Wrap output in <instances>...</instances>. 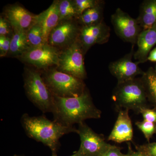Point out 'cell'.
<instances>
[{"instance_id": "6da1fadb", "label": "cell", "mask_w": 156, "mask_h": 156, "mask_svg": "<svg viewBox=\"0 0 156 156\" xmlns=\"http://www.w3.org/2000/svg\"><path fill=\"white\" fill-rule=\"evenodd\" d=\"M53 119L63 126L73 127L88 119H98L101 112L95 106L86 89L77 97L63 98L53 95Z\"/></svg>"}, {"instance_id": "7a4b0ae2", "label": "cell", "mask_w": 156, "mask_h": 156, "mask_svg": "<svg viewBox=\"0 0 156 156\" xmlns=\"http://www.w3.org/2000/svg\"><path fill=\"white\" fill-rule=\"evenodd\" d=\"M20 122L27 135L48 147L52 155H57L60 146L59 139L62 136L77 132L74 126H63L44 115L30 116L25 113L21 117Z\"/></svg>"}, {"instance_id": "3957f363", "label": "cell", "mask_w": 156, "mask_h": 156, "mask_svg": "<svg viewBox=\"0 0 156 156\" xmlns=\"http://www.w3.org/2000/svg\"><path fill=\"white\" fill-rule=\"evenodd\" d=\"M113 100L117 108L139 113L147 108L148 99L140 78L118 83L113 92Z\"/></svg>"}, {"instance_id": "277c9868", "label": "cell", "mask_w": 156, "mask_h": 156, "mask_svg": "<svg viewBox=\"0 0 156 156\" xmlns=\"http://www.w3.org/2000/svg\"><path fill=\"white\" fill-rule=\"evenodd\" d=\"M23 81L26 94L32 103L43 113H52L53 94L41 74L34 70L26 69Z\"/></svg>"}, {"instance_id": "5b68a950", "label": "cell", "mask_w": 156, "mask_h": 156, "mask_svg": "<svg viewBox=\"0 0 156 156\" xmlns=\"http://www.w3.org/2000/svg\"><path fill=\"white\" fill-rule=\"evenodd\" d=\"M43 77L53 95L58 97H77L86 89L83 80L57 69L48 71Z\"/></svg>"}, {"instance_id": "8992f818", "label": "cell", "mask_w": 156, "mask_h": 156, "mask_svg": "<svg viewBox=\"0 0 156 156\" xmlns=\"http://www.w3.org/2000/svg\"><path fill=\"white\" fill-rule=\"evenodd\" d=\"M83 54L81 45L77 40L60 53L58 71L82 80L86 79L87 73L84 66Z\"/></svg>"}, {"instance_id": "52a82bcc", "label": "cell", "mask_w": 156, "mask_h": 156, "mask_svg": "<svg viewBox=\"0 0 156 156\" xmlns=\"http://www.w3.org/2000/svg\"><path fill=\"white\" fill-rule=\"evenodd\" d=\"M60 52L48 44L30 48L20 56V60L39 69H47L53 66L58 67Z\"/></svg>"}, {"instance_id": "ba28073f", "label": "cell", "mask_w": 156, "mask_h": 156, "mask_svg": "<svg viewBox=\"0 0 156 156\" xmlns=\"http://www.w3.org/2000/svg\"><path fill=\"white\" fill-rule=\"evenodd\" d=\"M111 22L115 32L120 38L133 46L142 30L137 20L127 13L118 8L111 16Z\"/></svg>"}, {"instance_id": "9c48e42d", "label": "cell", "mask_w": 156, "mask_h": 156, "mask_svg": "<svg viewBox=\"0 0 156 156\" xmlns=\"http://www.w3.org/2000/svg\"><path fill=\"white\" fill-rule=\"evenodd\" d=\"M77 133L81 144L79 150L85 156H98L111 144L105 141L104 137L95 133L85 122L78 125Z\"/></svg>"}, {"instance_id": "30bf717a", "label": "cell", "mask_w": 156, "mask_h": 156, "mask_svg": "<svg viewBox=\"0 0 156 156\" xmlns=\"http://www.w3.org/2000/svg\"><path fill=\"white\" fill-rule=\"evenodd\" d=\"M110 37V28L104 21L81 27L78 41L84 54L95 44H104L108 41Z\"/></svg>"}, {"instance_id": "8fae6325", "label": "cell", "mask_w": 156, "mask_h": 156, "mask_svg": "<svg viewBox=\"0 0 156 156\" xmlns=\"http://www.w3.org/2000/svg\"><path fill=\"white\" fill-rule=\"evenodd\" d=\"M80 28L73 20L60 21L50 33L48 44L55 48L68 47L77 40Z\"/></svg>"}, {"instance_id": "7c38bea8", "label": "cell", "mask_w": 156, "mask_h": 156, "mask_svg": "<svg viewBox=\"0 0 156 156\" xmlns=\"http://www.w3.org/2000/svg\"><path fill=\"white\" fill-rule=\"evenodd\" d=\"M133 46L131 52L124 57L111 62L108 69L112 75L118 83L125 82L136 78V76H142L144 72L139 66V63L132 61L134 52Z\"/></svg>"}, {"instance_id": "4fadbf2b", "label": "cell", "mask_w": 156, "mask_h": 156, "mask_svg": "<svg viewBox=\"0 0 156 156\" xmlns=\"http://www.w3.org/2000/svg\"><path fill=\"white\" fill-rule=\"evenodd\" d=\"M5 15L14 30L25 31L34 23L36 16L22 6L17 5L7 7Z\"/></svg>"}, {"instance_id": "5bb4252c", "label": "cell", "mask_w": 156, "mask_h": 156, "mask_svg": "<svg viewBox=\"0 0 156 156\" xmlns=\"http://www.w3.org/2000/svg\"><path fill=\"white\" fill-rule=\"evenodd\" d=\"M128 110H119V115L108 140L121 143L131 141L133 137V130L131 118Z\"/></svg>"}, {"instance_id": "9a60e30c", "label": "cell", "mask_w": 156, "mask_h": 156, "mask_svg": "<svg viewBox=\"0 0 156 156\" xmlns=\"http://www.w3.org/2000/svg\"><path fill=\"white\" fill-rule=\"evenodd\" d=\"M59 21L58 1H54L48 9L36 15L34 23L41 27L45 44H48L50 33Z\"/></svg>"}, {"instance_id": "2e32d148", "label": "cell", "mask_w": 156, "mask_h": 156, "mask_svg": "<svg viewBox=\"0 0 156 156\" xmlns=\"http://www.w3.org/2000/svg\"><path fill=\"white\" fill-rule=\"evenodd\" d=\"M136 44L137 49L133 56L134 59L139 64L144 63L147 61L152 48L156 44V23L151 28L142 30Z\"/></svg>"}, {"instance_id": "e0dca14e", "label": "cell", "mask_w": 156, "mask_h": 156, "mask_svg": "<svg viewBox=\"0 0 156 156\" xmlns=\"http://www.w3.org/2000/svg\"><path fill=\"white\" fill-rule=\"evenodd\" d=\"M142 30L152 27L156 23V0L144 1L140 6L137 19Z\"/></svg>"}, {"instance_id": "ac0fdd59", "label": "cell", "mask_w": 156, "mask_h": 156, "mask_svg": "<svg viewBox=\"0 0 156 156\" xmlns=\"http://www.w3.org/2000/svg\"><path fill=\"white\" fill-rule=\"evenodd\" d=\"M14 31L8 54L19 57L31 48L27 41V31L14 30Z\"/></svg>"}, {"instance_id": "d6986e66", "label": "cell", "mask_w": 156, "mask_h": 156, "mask_svg": "<svg viewBox=\"0 0 156 156\" xmlns=\"http://www.w3.org/2000/svg\"><path fill=\"white\" fill-rule=\"evenodd\" d=\"M145 89L148 101L156 109V73L153 68L150 67L144 72L140 77Z\"/></svg>"}, {"instance_id": "ffe728a7", "label": "cell", "mask_w": 156, "mask_h": 156, "mask_svg": "<svg viewBox=\"0 0 156 156\" xmlns=\"http://www.w3.org/2000/svg\"><path fill=\"white\" fill-rule=\"evenodd\" d=\"M103 6L102 2L96 7L85 11L79 17L83 26L94 25L103 21Z\"/></svg>"}, {"instance_id": "44dd1931", "label": "cell", "mask_w": 156, "mask_h": 156, "mask_svg": "<svg viewBox=\"0 0 156 156\" xmlns=\"http://www.w3.org/2000/svg\"><path fill=\"white\" fill-rule=\"evenodd\" d=\"M59 21L73 20L79 17V14L74 1L62 0L58 1ZM59 21V22H60Z\"/></svg>"}, {"instance_id": "7402d4cb", "label": "cell", "mask_w": 156, "mask_h": 156, "mask_svg": "<svg viewBox=\"0 0 156 156\" xmlns=\"http://www.w3.org/2000/svg\"><path fill=\"white\" fill-rule=\"evenodd\" d=\"M27 41L31 48H36L44 44L41 27L34 23L27 31Z\"/></svg>"}, {"instance_id": "603a6c76", "label": "cell", "mask_w": 156, "mask_h": 156, "mask_svg": "<svg viewBox=\"0 0 156 156\" xmlns=\"http://www.w3.org/2000/svg\"><path fill=\"white\" fill-rule=\"evenodd\" d=\"M135 125L142 132L146 139L147 140L148 142L153 135L156 133L155 123L143 120V121L141 122H136Z\"/></svg>"}, {"instance_id": "cb8c5ba5", "label": "cell", "mask_w": 156, "mask_h": 156, "mask_svg": "<svg viewBox=\"0 0 156 156\" xmlns=\"http://www.w3.org/2000/svg\"><path fill=\"white\" fill-rule=\"evenodd\" d=\"M74 2L80 17L85 11L96 7L102 2L95 0H75Z\"/></svg>"}, {"instance_id": "d4e9b609", "label": "cell", "mask_w": 156, "mask_h": 156, "mask_svg": "<svg viewBox=\"0 0 156 156\" xmlns=\"http://www.w3.org/2000/svg\"><path fill=\"white\" fill-rule=\"evenodd\" d=\"M136 150L139 151L144 156H156V142L136 146Z\"/></svg>"}, {"instance_id": "484cf974", "label": "cell", "mask_w": 156, "mask_h": 156, "mask_svg": "<svg viewBox=\"0 0 156 156\" xmlns=\"http://www.w3.org/2000/svg\"><path fill=\"white\" fill-rule=\"evenodd\" d=\"M11 38L0 36V56L4 57L9 54L11 44Z\"/></svg>"}, {"instance_id": "4316f807", "label": "cell", "mask_w": 156, "mask_h": 156, "mask_svg": "<svg viewBox=\"0 0 156 156\" xmlns=\"http://www.w3.org/2000/svg\"><path fill=\"white\" fill-rule=\"evenodd\" d=\"M139 113L142 115L144 120L156 124V109L145 108L142 109Z\"/></svg>"}, {"instance_id": "83f0119b", "label": "cell", "mask_w": 156, "mask_h": 156, "mask_svg": "<svg viewBox=\"0 0 156 156\" xmlns=\"http://www.w3.org/2000/svg\"><path fill=\"white\" fill-rule=\"evenodd\" d=\"M11 24L5 17H0V36L9 37L11 33Z\"/></svg>"}, {"instance_id": "f1b7e54d", "label": "cell", "mask_w": 156, "mask_h": 156, "mask_svg": "<svg viewBox=\"0 0 156 156\" xmlns=\"http://www.w3.org/2000/svg\"><path fill=\"white\" fill-rule=\"evenodd\" d=\"M126 154H123L121 151V148L116 146L111 145L102 153L98 156H126Z\"/></svg>"}, {"instance_id": "f546056e", "label": "cell", "mask_w": 156, "mask_h": 156, "mask_svg": "<svg viewBox=\"0 0 156 156\" xmlns=\"http://www.w3.org/2000/svg\"><path fill=\"white\" fill-rule=\"evenodd\" d=\"M147 60L151 62H156V48L151 50L148 56Z\"/></svg>"}, {"instance_id": "4dcf8cb0", "label": "cell", "mask_w": 156, "mask_h": 156, "mask_svg": "<svg viewBox=\"0 0 156 156\" xmlns=\"http://www.w3.org/2000/svg\"><path fill=\"white\" fill-rule=\"evenodd\" d=\"M128 151L130 152L131 156H144L139 151L136 150V151H133L131 147V145L130 143H128Z\"/></svg>"}, {"instance_id": "1f68e13d", "label": "cell", "mask_w": 156, "mask_h": 156, "mask_svg": "<svg viewBox=\"0 0 156 156\" xmlns=\"http://www.w3.org/2000/svg\"><path fill=\"white\" fill-rule=\"evenodd\" d=\"M52 156H57V155H52ZM70 156H85L82 153V152L79 149V150L77 151L75 153L73 154L72 155Z\"/></svg>"}, {"instance_id": "d6a6232c", "label": "cell", "mask_w": 156, "mask_h": 156, "mask_svg": "<svg viewBox=\"0 0 156 156\" xmlns=\"http://www.w3.org/2000/svg\"><path fill=\"white\" fill-rule=\"evenodd\" d=\"M126 156H131V154H130V152H129V151H128V153L126 154Z\"/></svg>"}, {"instance_id": "836d02e7", "label": "cell", "mask_w": 156, "mask_h": 156, "mask_svg": "<svg viewBox=\"0 0 156 156\" xmlns=\"http://www.w3.org/2000/svg\"><path fill=\"white\" fill-rule=\"evenodd\" d=\"M14 156H25L23 155L14 154Z\"/></svg>"}, {"instance_id": "e575fe53", "label": "cell", "mask_w": 156, "mask_h": 156, "mask_svg": "<svg viewBox=\"0 0 156 156\" xmlns=\"http://www.w3.org/2000/svg\"><path fill=\"white\" fill-rule=\"evenodd\" d=\"M155 72L156 73V66L155 70Z\"/></svg>"}]
</instances>
